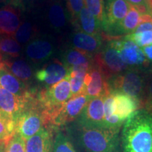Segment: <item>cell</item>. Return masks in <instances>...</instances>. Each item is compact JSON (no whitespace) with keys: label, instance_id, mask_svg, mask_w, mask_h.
<instances>
[{"label":"cell","instance_id":"6da1fadb","mask_svg":"<svg viewBox=\"0 0 152 152\" xmlns=\"http://www.w3.org/2000/svg\"><path fill=\"white\" fill-rule=\"evenodd\" d=\"M122 143L123 152H152V113L140 109L125 121Z\"/></svg>","mask_w":152,"mask_h":152},{"label":"cell","instance_id":"7a4b0ae2","mask_svg":"<svg viewBox=\"0 0 152 152\" xmlns=\"http://www.w3.org/2000/svg\"><path fill=\"white\" fill-rule=\"evenodd\" d=\"M120 128H88L79 125L80 145L85 152H119Z\"/></svg>","mask_w":152,"mask_h":152},{"label":"cell","instance_id":"3957f363","mask_svg":"<svg viewBox=\"0 0 152 152\" xmlns=\"http://www.w3.org/2000/svg\"><path fill=\"white\" fill-rule=\"evenodd\" d=\"M110 90L121 92L140 101L144 106L147 87V72L140 68H129L108 80Z\"/></svg>","mask_w":152,"mask_h":152},{"label":"cell","instance_id":"277c9868","mask_svg":"<svg viewBox=\"0 0 152 152\" xmlns=\"http://www.w3.org/2000/svg\"><path fill=\"white\" fill-rule=\"evenodd\" d=\"M37 96L45 110L50 127V120L52 117L71 98V85L68 74L62 80L46 90H42L38 93Z\"/></svg>","mask_w":152,"mask_h":152},{"label":"cell","instance_id":"5b68a950","mask_svg":"<svg viewBox=\"0 0 152 152\" xmlns=\"http://www.w3.org/2000/svg\"><path fill=\"white\" fill-rule=\"evenodd\" d=\"M94 61L99 66L107 80L130 68L123 61L118 51L110 42L94 55Z\"/></svg>","mask_w":152,"mask_h":152},{"label":"cell","instance_id":"8992f818","mask_svg":"<svg viewBox=\"0 0 152 152\" xmlns=\"http://www.w3.org/2000/svg\"><path fill=\"white\" fill-rule=\"evenodd\" d=\"M110 42L118 51L123 61L130 68L142 69L149 65V61L142 49L130 39L124 37L121 39H112Z\"/></svg>","mask_w":152,"mask_h":152},{"label":"cell","instance_id":"52a82bcc","mask_svg":"<svg viewBox=\"0 0 152 152\" xmlns=\"http://www.w3.org/2000/svg\"><path fill=\"white\" fill-rule=\"evenodd\" d=\"M90 99L82 94L68 99L50 120V127H61L80 117Z\"/></svg>","mask_w":152,"mask_h":152},{"label":"cell","instance_id":"ba28073f","mask_svg":"<svg viewBox=\"0 0 152 152\" xmlns=\"http://www.w3.org/2000/svg\"><path fill=\"white\" fill-rule=\"evenodd\" d=\"M130 4L126 0H107L102 23L106 33L113 35L114 30L128 14Z\"/></svg>","mask_w":152,"mask_h":152},{"label":"cell","instance_id":"9c48e42d","mask_svg":"<svg viewBox=\"0 0 152 152\" xmlns=\"http://www.w3.org/2000/svg\"><path fill=\"white\" fill-rule=\"evenodd\" d=\"M84 92L90 99L106 96L111 94L107 79L94 61L85 76Z\"/></svg>","mask_w":152,"mask_h":152},{"label":"cell","instance_id":"30bf717a","mask_svg":"<svg viewBox=\"0 0 152 152\" xmlns=\"http://www.w3.org/2000/svg\"><path fill=\"white\" fill-rule=\"evenodd\" d=\"M105 96L92 98L87 102L78 118V124L88 128H106L104 119Z\"/></svg>","mask_w":152,"mask_h":152},{"label":"cell","instance_id":"8fae6325","mask_svg":"<svg viewBox=\"0 0 152 152\" xmlns=\"http://www.w3.org/2000/svg\"><path fill=\"white\" fill-rule=\"evenodd\" d=\"M68 74V69L61 61L53 59L36 71L35 77L49 87L65 78Z\"/></svg>","mask_w":152,"mask_h":152},{"label":"cell","instance_id":"7c38bea8","mask_svg":"<svg viewBox=\"0 0 152 152\" xmlns=\"http://www.w3.org/2000/svg\"><path fill=\"white\" fill-rule=\"evenodd\" d=\"M113 96V115L124 122L133 113L142 107V104L130 95L121 92H111Z\"/></svg>","mask_w":152,"mask_h":152},{"label":"cell","instance_id":"4fadbf2b","mask_svg":"<svg viewBox=\"0 0 152 152\" xmlns=\"http://www.w3.org/2000/svg\"><path fill=\"white\" fill-rule=\"evenodd\" d=\"M54 47L50 40L44 37L32 39L26 47L27 58L32 62L39 64L46 61L54 54Z\"/></svg>","mask_w":152,"mask_h":152},{"label":"cell","instance_id":"5bb4252c","mask_svg":"<svg viewBox=\"0 0 152 152\" xmlns=\"http://www.w3.org/2000/svg\"><path fill=\"white\" fill-rule=\"evenodd\" d=\"M70 40L74 49L93 56L102 49L104 37L102 35H92L76 31L71 35Z\"/></svg>","mask_w":152,"mask_h":152},{"label":"cell","instance_id":"9a60e30c","mask_svg":"<svg viewBox=\"0 0 152 152\" xmlns=\"http://www.w3.org/2000/svg\"><path fill=\"white\" fill-rule=\"evenodd\" d=\"M33 91L26 97H19L0 87V110L8 113L14 121L22 113Z\"/></svg>","mask_w":152,"mask_h":152},{"label":"cell","instance_id":"2e32d148","mask_svg":"<svg viewBox=\"0 0 152 152\" xmlns=\"http://www.w3.org/2000/svg\"><path fill=\"white\" fill-rule=\"evenodd\" d=\"M20 25V11L16 7L7 4L0 9V33L14 35Z\"/></svg>","mask_w":152,"mask_h":152},{"label":"cell","instance_id":"e0dca14e","mask_svg":"<svg viewBox=\"0 0 152 152\" xmlns=\"http://www.w3.org/2000/svg\"><path fill=\"white\" fill-rule=\"evenodd\" d=\"M25 142L26 152H52L54 142L51 128H43Z\"/></svg>","mask_w":152,"mask_h":152},{"label":"cell","instance_id":"ac0fdd59","mask_svg":"<svg viewBox=\"0 0 152 152\" xmlns=\"http://www.w3.org/2000/svg\"><path fill=\"white\" fill-rule=\"evenodd\" d=\"M0 87L19 97H26L31 92L28 90L26 83L11 73L4 65L0 68Z\"/></svg>","mask_w":152,"mask_h":152},{"label":"cell","instance_id":"d6986e66","mask_svg":"<svg viewBox=\"0 0 152 152\" xmlns=\"http://www.w3.org/2000/svg\"><path fill=\"white\" fill-rule=\"evenodd\" d=\"M73 24L77 31L92 35H102V23L85 7L82 9L79 16Z\"/></svg>","mask_w":152,"mask_h":152},{"label":"cell","instance_id":"ffe728a7","mask_svg":"<svg viewBox=\"0 0 152 152\" xmlns=\"http://www.w3.org/2000/svg\"><path fill=\"white\" fill-rule=\"evenodd\" d=\"M147 14H142L137 9L130 5V9L126 16L119 24V26L115 28L113 35H121L123 34L128 35L132 33L139 25L144 21Z\"/></svg>","mask_w":152,"mask_h":152},{"label":"cell","instance_id":"44dd1931","mask_svg":"<svg viewBox=\"0 0 152 152\" xmlns=\"http://www.w3.org/2000/svg\"><path fill=\"white\" fill-rule=\"evenodd\" d=\"M61 62L68 69L77 66H91L94 63V57L76 49L70 48L62 53Z\"/></svg>","mask_w":152,"mask_h":152},{"label":"cell","instance_id":"7402d4cb","mask_svg":"<svg viewBox=\"0 0 152 152\" xmlns=\"http://www.w3.org/2000/svg\"><path fill=\"white\" fill-rule=\"evenodd\" d=\"M4 65L11 73L25 83L33 77V69L26 60L17 58L4 60Z\"/></svg>","mask_w":152,"mask_h":152},{"label":"cell","instance_id":"603a6c76","mask_svg":"<svg viewBox=\"0 0 152 152\" xmlns=\"http://www.w3.org/2000/svg\"><path fill=\"white\" fill-rule=\"evenodd\" d=\"M0 47L4 60L7 58H18L21 52V47L16 39L9 35L1 36L0 37Z\"/></svg>","mask_w":152,"mask_h":152},{"label":"cell","instance_id":"cb8c5ba5","mask_svg":"<svg viewBox=\"0 0 152 152\" xmlns=\"http://www.w3.org/2000/svg\"><path fill=\"white\" fill-rule=\"evenodd\" d=\"M16 132L15 121L10 115L0 110V142L7 144Z\"/></svg>","mask_w":152,"mask_h":152},{"label":"cell","instance_id":"d4e9b609","mask_svg":"<svg viewBox=\"0 0 152 152\" xmlns=\"http://www.w3.org/2000/svg\"><path fill=\"white\" fill-rule=\"evenodd\" d=\"M49 20L53 28L56 30H61L66 23L65 11L59 2H54L50 6L48 13Z\"/></svg>","mask_w":152,"mask_h":152},{"label":"cell","instance_id":"484cf974","mask_svg":"<svg viewBox=\"0 0 152 152\" xmlns=\"http://www.w3.org/2000/svg\"><path fill=\"white\" fill-rule=\"evenodd\" d=\"M52 152H77L73 144L63 132L57 133L54 141Z\"/></svg>","mask_w":152,"mask_h":152},{"label":"cell","instance_id":"4316f807","mask_svg":"<svg viewBox=\"0 0 152 152\" xmlns=\"http://www.w3.org/2000/svg\"><path fill=\"white\" fill-rule=\"evenodd\" d=\"M34 28L31 23L24 21L20 23L14 35V38L19 44H26L32 40L33 37Z\"/></svg>","mask_w":152,"mask_h":152},{"label":"cell","instance_id":"83f0119b","mask_svg":"<svg viewBox=\"0 0 152 152\" xmlns=\"http://www.w3.org/2000/svg\"><path fill=\"white\" fill-rule=\"evenodd\" d=\"M125 37L130 39L140 48L152 45V30L139 33H130Z\"/></svg>","mask_w":152,"mask_h":152},{"label":"cell","instance_id":"f1b7e54d","mask_svg":"<svg viewBox=\"0 0 152 152\" xmlns=\"http://www.w3.org/2000/svg\"><path fill=\"white\" fill-rule=\"evenodd\" d=\"M4 152H26V142L18 133L15 132L10 141L5 145Z\"/></svg>","mask_w":152,"mask_h":152},{"label":"cell","instance_id":"f546056e","mask_svg":"<svg viewBox=\"0 0 152 152\" xmlns=\"http://www.w3.org/2000/svg\"><path fill=\"white\" fill-rule=\"evenodd\" d=\"M144 106V109L152 113V69L147 73V87Z\"/></svg>","mask_w":152,"mask_h":152},{"label":"cell","instance_id":"4dcf8cb0","mask_svg":"<svg viewBox=\"0 0 152 152\" xmlns=\"http://www.w3.org/2000/svg\"><path fill=\"white\" fill-rule=\"evenodd\" d=\"M67 7L74 23L79 16L82 9L85 7L84 0H67Z\"/></svg>","mask_w":152,"mask_h":152},{"label":"cell","instance_id":"1f68e13d","mask_svg":"<svg viewBox=\"0 0 152 152\" xmlns=\"http://www.w3.org/2000/svg\"><path fill=\"white\" fill-rule=\"evenodd\" d=\"M130 5L133 6L144 14L152 15V6L149 0H126Z\"/></svg>","mask_w":152,"mask_h":152},{"label":"cell","instance_id":"d6a6232c","mask_svg":"<svg viewBox=\"0 0 152 152\" xmlns=\"http://www.w3.org/2000/svg\"><path fill=\"white\" fill-rule=\"evenodd\" d=\"M141 49L147 60L152 62V45L142 47Z\"/></svg>","mask_w":152,"mask_h":152},{"label":"cell","instance_id":"836d02e7","mask_svg":"<svg viewBox=\"0 0 152 152\" xmlns=\"http://www.w3.org/2000/svg\"><path fill=\"white\" fill-rule=\"evenodd\" d=\"M36 0H14L13 6L14 7H22L23 4H28V3H33V1Z\"/></svg>","mask_w":152,"mask_h":152},{"label":"cell","instance_id":"e575fe53","mask_svg":"<svg viewBox=\"0 0 152 152\" xmlns=\"http://www.w3.org/2000/svg\"><path fill=\"white\" fill-rule=\"evenodd\" d=\"M14 0H0L1 3H7V4H11V5L14 3Z\"/></svg>","mask_w":152,"mask_h":152},{"label":"cell","instance_id":"d590c367","mask_svg":"<svg viewBox=\"0 0 152 152\" xmlns=\"http://www.w3.org/2000/svg\"><path fill=\"white\" fill-rule=\"evenodd\" d=\"M3 66H4L3 57H2V54H1V47H0V68Z\"/></svg>","mask_w":152,"mask_h":152},{"label":"cell","instance_id":"8d00e7d4","mask_svg":"<svg viewBox=\"0 0 152 152\" xmlns=\"http://www.w3.org/2000/svg\"><path fill=\"white\" fill-rule=\"evenodd\" d=\"M2 145H5V144L2 143L1 142H0V151H1V146H2Z\"/></svg>","mask_w":152,"mask_h":152},{"label":"cell","instance_id":"74e56055","mask_svg":"<svg viewBox=\"0 0 152 152\" xmlns=\"http://www.w3.org/2000/svg\"><path fill=\"white\" fill-rule=\"evenodd\" d=\"M149 1H150V3H151V4L152 6V0H149Z\"/></svg>","mask_w":152,"mask_h":152},{"label":"cell","instance_id":"f35d334b","mask_svg":"<svg viewBox=\"0 0 152 152\" xmlns=\"http://www.w3.org/2000/svg\"><path fill=\"white\" fill-rule=\"evenodd\" d=\"M0 3H1V2H0Z\"/></svg>","mask_w":152,"mask_h":152}]
</instances>
